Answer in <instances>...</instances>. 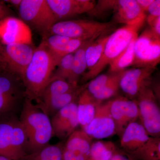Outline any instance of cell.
<instances>
[{
  "mask_svg": "<svg viewBox=\"0 0 160 160\" xmlns=\"http://www.w3.org/2000/svg\"><path fill=\"white\" fill-rule=\"evenodd\" d=\"M110 109L115 126L116 133L121 137L127 126L139 118L137 103L126 98L119 97L110 101Z\"/></svg>",
  "mask_w": 160,
  "mask_h": 160,
  "instance_id": "obj_14",
  "label": "cell"
},
{
  "mask_svg": "<svg viewBox=\"0 0 160 160\" xmlns=\"http://www.w3.org/2000/svg\"><path fill=\"white\" fill-rule=\"evenodd\" d=\"M125 70L118 73H114L106 86L101 91L92 95L95 99L98 102L102 103V101L108 99L114 95L119 88L120 79Z\"/></svg>",
  "mask_w": 160,
  "mask_h": 160,
  "instance_id": "obj_30",
  "label": "cell"
},
{
  "mask_svg": "<svg viewBox=\"0 0 160 160\" xmlns=\"http://www.w3.org/2000/svg\"><path fill=\"white\" fill-rule=\"evenodd\" d=\"M18 9L22 20L43 37L49 34L52 26L58 22L46 0H22Z\"/></svg>",
  "mask_w": 160,
  "mask_h": 160,
  "instance_id": "obj_6",
  "label": "cell"
},
{
  "mask_svg": "<svg viewBox=\"0 0 160 160\" xmlns=\"http://www.w3.org/2000/svg\"><path fill=\"white\" fill-rule=\"evenodd\" d=\"M112 26L111 23L91 20L60 21L52 26L49 35H59L71 38L95 40L106 33Z\"/></svg>",
  "mask_w": 160,
  "mask_h": 160,
  "instance_id": "obj_7",
  "label": "cell"
},
{
  "mask_svg": "<svg viewBox=\"0 0 160 160\" xmlns=\"http://www.w3.org/2000/svg\"><path fill=\"white\" fill-rule=\"evenodd\" d=\"M134 57L131 66L137 68L155 69L160 62V37L151 29L146 30L135 43Z\"/></svg>",
  "mask_w": 160,
  "mask_h": 160,
  "instance_id": "obj_9",
  "label": "cell"
},
{
  "mask_svg": "<svg viewBox=\"0 0 160 160\" xmlns=\"http://www.w3.org/2000/svg\"><path fill=\"white\" fill-rule=\"evenodd\" d=\"M150 138L142 125L136 121L130 123L123 132L120 145L123 149L131 153L142 147Z\"/></svg>",
  "mask_w": 160,
  "mask_h": 160,
  "instance_id": "obj_20",
  "label": "cell"
},
{
  "mask_svg": "<svg viewBox=\"0 0 160 160\" xmlns=\"http://www.w3.org/2000/svg\"><path fill=\"white\" fill-rule=\"evenodd\" d=\"M110 101L99 103L91 122L82 130L92 138L102 139L116 133L115 126L111 112Z\"/></svg>",
  "mask_w": 160,
  "mask_h": 160,
  "instance_id": "obj_12",
  "label": "cell"
},
{
  "mask_svg": "<svg viewBox=\"0 0 160 160\" xmlns=\"http://www.w3.org/2000/svg\"><path fill=\"white\" fill-rule=\"evenodd\" d=\"M58 20L89 12L94 8L90 0H46Z\"/></svg>",
  "mask_w": 160,
  "mask_h": 160,
  "instance_id": "obj_18",
  "label": "cell"
},
{
  "mask_svg": "<svg viewBox=\"0 0 160 160\" xmlns=\"http://www.w3.org/2000/svg\"><path fill=\"white\" fill-rule=\"evenodd\" d=\"M0 160H11L5 157L2 156H0Z\"/></svg>",
  "mask_w": 160,
  "mask_h": 160,
  "instance_id": "obj_39",
  "label": "cell"
},
{
  "mask_svg": "<svg viewBox=\"0 0 160 160\" xmlns=\"http://www.w3.org/2000/svg\"><path fill=\"white\" fill-rule=\"evenodd\" d=\"M154 0H137V2L143 11H148L149 6Z\"/></svg>",
  "mask_w": 160,
  "mask_h": 160,
  "instance_id": "obj_35",
  "label": "cell"
},
{
  "mask_svg": "<svg viewBox=\"0 0 160 160\" xmlns=\"http://www.w3.org/2000/svg\"><path fill=\"white\" fill-rule=\"evenodd\" d=\"M117 152L115 145L111 142H93L86 160H109Z\"/></svg>",
  "mask_w": 160,
  "mask_h": 160,
  "instance_id": "obj_27",
  "label": "cell"
},
{
  "mask_svg": "<svg viewBox=\"0 0 160 160\" xmlns=\"http://www.w3.org/2000/svg\"><path fill=\"white\" fill-rule=\"evenodd\" d=\"M27 154V138L18 116L0 120V156L23 160Z\"/></svg>",
  "mask_w": 160,
  "mask_h": 160,
  "instance_id": "obj_3",
  "label": "cell"
},
{
  "mask_svg": "<svg viewBox=\"0 0 160 160\" xmlns=\"http://www.w3.org/2000/svg\"><path fill=\"white\" fill-rule=\"evenodd\" d=\"M58 65L51 52L42 41L36 47L31 61L21 77L27 98L32 102L37 99Z\"/></svg>",
  "mask_w": 160,
  "mask_h": 160,
  "instance_id": "obj_1",
  "label": "cell"
},
{
  "mask_svg": "<svg viewBox=\"0 0 160 160\" xmlns=\"http://www.w3.org/2000/svg\"><path fill=\"white\" fill-rule=\"evenodd\" d=\"M114 73L99 75L92 79L88 84L87 89L89 93L93 95L106 86L110 81Z\"/></svg>",
  "mask_w": 160,
  "mask_h": 160,
  "instance_id": "obj_32",
  "label": "cell"
},
{
  "mask_svg": "<svg viewBox=\"0 0 160 160\" xmlns=\"http://www.w3.org/2000/svg\"><path fill=\"white\" fill-rule=\"evenodd\" d=\"M99 103L87 89H82L77 100L78 116L82 129L91 122L95 114L97 106Z\"/></svg>",
  "mask_w": 160,
  "mask_h": 160,
  "instance_id": "obj_22",
  "label": "cell"
},
{
  "mask_svg": "<svg viewBox=\"0 0 160 160\" xmlns=\"http://www.w3.org/2000/svg\"><path fill=\"white\" fill-rule=\"evenodd\" d=\"M3 2L5 3H9L12 6L18 9L22 2V0H6V1H3Z\"/></svg>",
  "mask_w": 160,
  "mask_h": 160,
  "instance_id": "obj_38",
  "label": "cell"
},
{
  "mask_svg": "<svg viewBox=\"0 0 160 160\" xmlns=\"http://www.w3.org/2000/svg\"><path fill=\"white\" fill-rule=\"evenodd\" d=\"M149 16L148 17V23L152 27L155 21L160 16V1L154 0L148 8Z\"/></svg>",
  "mask_w": 160,
  "mask_h": 160,
  "instance_id": "obj_33",
  "label": "cell"
},
{
  "mask_svg": "<svg viewBox=\"0 0 160 160\" xmlns=\"http://www.w3.org/2000/svg\"><path fill=\"white\" fill-rule=\"evenodd\" d=\"M35 48L34 45H5L0 42V69L21 78Z\"/></svg>",
  "mask_w": 160,
  "mask_h": 160,
  "instance_id": "obj_8",
  "label": "cell"
},
{
  "mask_svg": "<svg viewBox=\"0 0 160 160\" xmlns=\"http://www.w3.org/2000/svg\"><path fill=\"white\" fill-rule=\"evenodd\" d=\"M138 97V100L136 102L141 124L149 135L154 137L158 136L160 132V111L154 94L146 87Z\"/></svg>",
  "mask_w": 160,
  "mask_h": 160,
  "instance_id": "obj_10",
  "label": "cell"
},
{
  "mask_svg": "<svg viewBox=\"0 0 160 160\" xmlns=\"http://www.w3.org/2000/svg\"><path fill=\"white\" fill-rule=\"evenodd\" d=\"M73 60V53L63 57L57 66V68L52 75L49 82L53 80L58 79L66 80L68 82L72 69Z\"/></svg>",
  "mask_w": 160,
  "mask_h": 160,
  "instance_id": "obj_31",
  "label": "cell"
},
{
  "mask_svg": "<svg viewBox=\"0 0 160 160\" xmlns=\"http://www.w3.org/2000/svg\"><path fill=\"white\" fill-rule=\"evenodd\" d=\"M78 88V86L72 85L66 80H53L46 85L35 102L36 103L44 102L53 97L73 91Z\"/></svg>",
  "mask_w": 160,
  "mask_h": 160,
  "instance_id": "obj_23",
  "label": "cell"
},
{
  "mask_svg": "<svg viewBox=\"0 0 160 160\" xmlns=\"http://www.w3.org/2000/svg\"><path fill=\"white\" fill-rule=\"evenodd\" d=\"M63 147L61 143L49 144L38 151L28 153L23 160H62Z\"/></svg>",
  "mask_w": 160,
  "mask_h": 160,
  "instance_id": "obj_28",
  "label": "cell"
},
{
  "mask_svg": "<svg viewBox=\"0 0 160 160\" xmlns=\"http://www.w3.org/2000/svg\"><path fill=\"white\" fill-rule=\"evenodd\" d=\"M109 160H132L125 155L117 152L113 155Z\"/></svg>",
  "mask_w": 160,
  "mask_h": 160,
  "instance_id": "obj_37",
  "label": "cell"
},
{
  "mask_svg": "<svg viewBox=\"0 0 160 160\" xmlns=\"http://www.w3.org/2000/svg\"><path fill=\"white\" fill-rule=\"evenodd\" d=\"M0 71H1V69H0Z\"/></svg>",
  "mask_w": 160,
  "mask_h": 160,
  "instance_id": "obj_40",
  "label": "cell"
},
{
  "mask_svg": "<svg viewBox=\"0 0 160 160\" xmlns=\"http://www.w3.org/2000/svg\"><path fill=\"white\" fill-rule=\"evenodd\" d=\"M95 40L87 41L73 53V64L71 74L68 82L75 86H78L79 78L83 74L87 69V64L86 58V50L89 43Z\"/></svg>",
  "mask_w": 160,
  "mask_h": 160,
  "instance_id": "obj_24",
  "label": "cell"
},
{
  "mask_svg": "<svg viewBox=\"0 0 160 160\" xmlns=\"http://www.w3.org/2000/svg\"><path fill=\"white\" fill-rule=\"evenodd\" d=\"M151 30L155 34L160 37V16L158 17L155 21L151 27Z\"/></svg>",
  "mask_w": 160,
  "mask_h": 160,
  "instance_id": "obj_36",
  "label": "cell"
},
{
  "mask_svg": "<svg viewBox=\"0 0 160 160\" xmlns=\"http://www.w3.org/2000/svg\"><path fill=\"white\" fill-rule=\"evenodd\" d=\"M154 69L150 68H136L125 70L120 79L119 88L129 96H138L147 87L148 80Z\"/></svg>",
  "mask_w": 160,
  "mask_h": 160,
  "instance_id": "obj_16",
  "label": "cell"
},
{
  "mask_svg": "<svg viewBox=\"0 0 160 160\" xmlns=\"http://www.w3.org/2000/svg\"><path fill=\"white\" fill-rule=\"evenodd\" d=\"M50 120L53 136L61 140L67 139L80 126L77 101L60 109Z\"/></svg>",
  "mask_w": 160,
  "mask_h": 160,
  "instance_id": "obj_13",
  "label": "cell"
},
{
  "mask_svg": "<svg viewBox=\"0 0 160 160\" xmlns=\"http://www.w3.org/2000/svg\"><path fill=\"white\" fill-rule=\"evenodd\" d=\"M92 139L82 129L76 130L63 145L62 160H86Z\"/></svg>",
  "mask_w": 160,
  "mask_h": 160,
  "instance_id": "obj_15",
  "label": "cell"
},
{
  "mask_svg": "<svg viewBox=\"0 0 160 160\" xmlns=\"http://www.w3.org/2000/svg\"><path fill=\"white\" fill-rule=\"evenodd\" d=\"M42 41L46 43L58 64L63 57L74 53L89 40L71 38L59 35L50 34L43 37Z\"/></svg>",
  "mask_w": 160,
  "mask_h": 160,
  "instance_id": "obj_19",
  "label": "cell"
},
{
  "mask_svg": "<svg viewBox=\"0 0 160 160\" xmlns=\"http://www.w3.org/2000/svg\"><path fill=\"white\" fill-rule=\"evenodd\" d=\"M131 154L138 160H160V139L150 137L142 147Z\"/></svg>",
  "mask_w": 160,
  "mask_h": 160,
  "instance_id": "obj_26",
  "label": "cell"
},
{
  "mask_svg": "<svg viewBox=\"0 0 160 160\" xmlns=\"http://www.w3.org/2000/svg\"><path fill=\"white\" fill-rule=\"evenodd\" d=\"M0 42L5 45H33L29 27L22 20L8 16L0 20Z\"/></svg>",
  "mask_w": 160,
  "mask_h": 160,
  "instance_id": "obj_11",
  "label": "cell"
},
{
  "mask_svg": "<svg viewBox=\"0 0 160 160\" xmlns=\"http://www.w3.org/2000/svg\"><path fill=\"white\" fill-rule=\"evenodd\" d=\"M26 98L25 87L21 78L0 71V120L18 116Z\"/></svg>",
  "mask_w": 160,
  "mask_h": 160,
  "instance_id": "obj_5",
  "label": "cell"
},
{
  "mask_svg": "<svg viewBox=\"0 0 160 160\" xmlns=\"http://www.w3.org/2000/svg\"><path fill=\"white\" fill-rule=\"evenodd\" d=\"M9 9L4 2H0V20L9 16Z\"/></svg>",
  "mask_w": 160,
  "mask_h": 160,
  "instance_id": "obj_34",
  "label": "cell"
},
{
  "mask_svg": "<svg viewBox=\"0 0 160 160\" xmlns=\"http://www.w3.org/2000/svg\"><path fill=\"white\" fill-rule=\"evenodd\" d=\"M109 36L106 35L100 37L88 45L86 50V64L88 70L95 66L100 60Z\"/></svg>",
  "mask_w": 160,
  "mask_h": 160,
  "instance_id": "obj_29",
  "label": "cell"
},
{
  "mask_svg": "<svg viewBox=\"0 0 160 160\" xmlns=\"http://www.w3.org/2000/svg\"><path fill=\"white\" fill-rule=\"evenodd\" d=\"M82 89L78 87L73 91L53 97L44 102L36 103L35 105L50 118L60 109L77 101Z\"/></svg>",
  "mask_w": 160,
  "mask_h": 160,
  "instance_id": "obj_21",
  "label": "cell"
},
{
  "mask_svg": "<svg viewBox=\"0 0 160 160\" xmlns=\"http://www.w3.org/2000/svg\"><path fill=\"white\" fill-rule=\"evenodd\" d=\"M142 26L125 25L109 35L100 60L95 66L83 74L82 81L91 80L99 75L126 49L132 40L138 37V32Z\"/></svg>",
  "mask_w": 160,
  "mask_h": 160,
  "instance_id": "obj_4",
  "label": "cell"
},
{
  "mask_svg": "<svg viewBox=\"0 0 160 160\" xmlns=\"http://www.w3.org/2000/svg\"><path fill=\"white\" fill-rule=\"evenodd\" d=\"M115 12V19L127 26H142L146 16L134 0L112 1L111 8Z\"/></svg>",
  "mask_w": 160,
  "mask_h": 160,
  "instance_id": "obj_17",
  "label": "cell"
},
{
  "mask_svg": "<svg viewBox=\"0 0 160 160\" xmlns=\"http://www.w3.org/2000/svg\"><path fill=\"white\" fill-rule=\"evenodd\" d=\"M138 37L132 40L126 49L109 64V72L110 73H118L132 66L134 60L135 43Z\"/></svg>",
  "mask_w": 160,
  "mask_h": 160,
  "instance_id": "obj_25",
  "label": "cell"
},
{
  "mask_svg": "<svg viewBox=\"0 0 160 160\" xmlns=\"http://www.w3.org/2000/svg\"><path fill=\"white\" fill-rule=\"evenodd\" d=\"M26 133L28 153L49 145L53 136L50 118L26 98L18 117Z\"/></svg>",
  "mask_w": 160,
  "mask_h": 160,
  "instance_id": "obj_2",
  "label": "cell"
}]
</instances>
